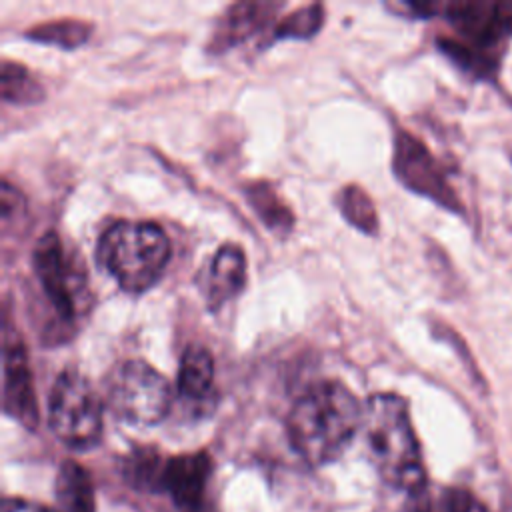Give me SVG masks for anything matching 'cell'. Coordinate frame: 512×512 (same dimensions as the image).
<instances>
[{
  "label": "cell",
  "mask_w": 512,
  "mask_h": 512,
  "mask_svg": "<svg viewBox=\"0 0 512 512\" xmlns=\"http://www.w3.org/2000/svg\"><path fill=\"white\" fill-rule=\"evenodd\" d=\"M406 512H490L464 488H430L428 484L410 494Z\"/></svg>",
  "instance_id": "15"
},
{
  "label": "cell",
  "mask_w": 512,
  "mask_h": 512,
  "mask_svg": "<svg viewBox=\"0 0 512 512\" xmlns=\"http://www.w3.org/2000/svg\"><path fill=\"white\" fill-rule=\"evenodd\" d=\"M214 384V358L208 348L192 344L180 358L176 388L186 404H206Z\"/></svg>",
  "instance_id": "12"
},
{
  "label": "cell",
  "mask_w": 512,
  "mask_h": 512,
  "mask_svg": "<svg viewBox=\"0 0 512 512\" xmlns=\"http://www.w3.org/2000/svg\"><path fill=\"white\" fill-rule=\"evenodd\" d=\"M444 8L446 20L460 32L468 50L496 66L490 48L502 44L512 32V4L502 2H450Z\"/></svg>",
  "instance_id": "8"
},
{
  "label": "cell",
  "mask_w": 512,
  "mask_h": 512,
  "mask_svg": "<svg viewBox=\"0 0 512 512\" xmlns=\"http://www.w3.org/2000/svg\"><path fill=\"white\" fill-rule=\"evenodd\" d=\"M32 264L58 318L68 324L76 322L86 308V274L56 232H46L36 242Z\"/></svg>",
  "instance_id": "6"
},
{
  "label": "cell",
  "mask_w": 512,
  "mask_h": 512,
  "mask_svg": "<svg viewBox=\"0 0 512 512\" xmlns=\"http://www.w3.org/2000/svg\"><path fill=\"white\" fill-rule=\"evenodd\" d=\"M172 254L166 232L152 222H114L98 240V262L126 292L152 288Z\"/></svg>",
  "instance_id": "3"
},
{
  "label": "cell",
  "mask_w": 512,
  "mask_h": 512,
  "mask_svg": "<svg viewBox=\"0 0 512 512\" xmlns=\"http://www.w3.org/2000/svg\"><path fill=\"white\" fill-rule=\"evenodd\" d=\"M112 412L134 426H154L166 418L172 406V388L164 374L144 360H128L108 384Z\"/></svg>",
  "instance_id": "5"
},
{
  "label": "cell",
  "mask_w": 512,
  "mask_h": 512,
  "mask_svg": "<svg viewBox=\"0 0 512 512\" xmlns=\"http://www.w3.org/2000/svg\"><path fill=\"white\" fill-rule=\"evenodd\" d=\"M246 196H248V202L252 204L254 212L266 222V226H270L274 230H282V232H288L292 228V214H290L288 206H284L280 202V198L268 184H264V182L250 184L246 188Z\"/></svg>",
  "instance_id": "17"
},
{
  "label": "cell",
  "mask_w": 512,
  "mask_h": 512,
  "mask_svg": "<svg viewBox=\"0 0 512 512\" xmlns=\"http://www.w3.org/2000/svg\"><path fill=\"white\" fill-rule=\"evenodd\" d=\"M88 36H90V26L76 18H60V20L44 22L26 32V38L30 40L60 46L66 50L78 48L88 40Z\"/></svg>",
  "instance_id": "16"
},
{
  "label": "cell",
  "mask_w": 512,
  "mask_h": 512,
  "mask_svg": "<svg viewBox=\"0 0 512 512\" xmlns=\"http://www.w3.org/2000/svg\"><path fill=\"white\" fill-rule=\"evenodd\" d=\"M340 210L350 224L362 232L374 234L378 230V216L368 194L358 186H348L340 194Z\"/></svg>",
  "instance_id": "20"
},
{
  "label": "cell",
  "mask_w": 512,
  "mask_h": 512,
  "mask_svg": "<svg viewBox=\"0 0 512 512\" xmlns=\"http://www.w3.org/2000/svg\"><path fill=\"white\" fill-rule=\"evenodd\" d=\"M364 408L336 380L312 384L290 408L286 430L292 448L310 464L336 460L362 426Z\"/></svg>",
  "instance_id": "1"
},
{
  "label": "cell",
  "mask_w": 512,
  "mask_h": 512,
  "mask_svg": "<svg viewBox=\"0 0 512 512\" xmlns=\"http://www.w3.org/2000/svg\"><path fill=\"white\" fill-rule=\"evenodd\" d=\"M56 512H96L92 480L74 460L60 464L56 474Z\"/></svg>",
  "instance_id": "14"
},
{
  "label": "cell",
  "mask_w": 512,
  "mask_h": 512,
  "mask_svg": "<svg viewBox=\"0 0 512 512\" xmlns=\"http://www.w3.org/2000/svg\"><path fill=\"white\" fill-rule=\"evenodd\" d=\"M278 6L280 4H270V2H240V4L230 6L226 10V14L222 16L220 26L216 28L212 48L224 50V48L248 38L250 34H254L256 30H260L266 24L270 14Z\"/></svg>",
  "instance_id": "13"
},
{
  "label": "cell",
  "mask_w": 512,
  "mask_h": 512,
  "mask_svg": "<svg viewBox=\"0 0 512 512\" xmlns=\"http://www.w3.org/2000/svg\"><path fill=\"white\" fill-rule=\"evenodd\" d=\"M362 430L370 460L386 484L410 494L426 486L420 444L402 396L392 392L370 396L364 406Z\"/></svg>",
  "instance_id": "2"
},
{
  "label": "cell",
  "mask_w": 512,
  "mask_h": 512,
  "mask_svg": "<svg viewBox=\"0 0 512 512\" xmlns=\"http://www.w3.org/2000/svg\"><path fill=\"white\" fill-rule=\"evenodd\" d=\"M2 98L14 104H34L44 98V90L22 64L6 60L2 64Z\"/></svg>",
  "instance_id": "19"
},
{
  "label": "cell",
  "mask_w": 512,
  "mask_h": 512,
  "mask_svg": "<svg viewBox=\"0 0 512 512\" xmlns=\"http://www.w3.org/2000/svg\"><path fill=\"white\" fill-rule=\"evenodd\" d=\"M4 412L22 426L34 430L38 424V404L34 392L32 370L26 348L18 334H10V324L4 322Z\"/></svg>",
  "instance_id": "9"
},
{
  "label": "cell",
  "mask_w": 512,
  "mask_h": 512,
  "mask_svg": "<svg viewBox=\"0 0 512 512\" xmlns=\"http://www.w3.org/2000/svg\"><path fill=\"white\" fill-rule=\"evenodd\" d=\"M210 472L208 452L170 456L164 460L158 490L166 492L180 512H202Z\"/></svg>",
  "instance_id": "10"
},
{
  "label": "cell",
  "mask_w": 512,
  "mask_h": 512,
  "mask_svg": "<svg viewBox=\"0 0 512 512\" xmlns=\"http://www.w3.org/2000/svg\"><path fill=\"white\" fill-rule=\"evenodd\" d=\"M244 284H246V256L242 248H238L236 244L220 246L206 270L204 294H206L208 308L210 310L222 308L228 300H232L242 292Z\"/></svg>",
  "instance_id": "11"
},
{
  "label": "cell",
  "mask_w": 512,
  "mask_h": 512,
  "mask_svg": "<svg viewBox=\"0 0 512 512\" xmlns=\"http://www.w3.org/2000/svg\"><path fill=\"white\" fill-rule=\"evenodd\" d=\"M164 458L154 448H138L124 458V478L138 490H158Z\"/></svg>",
  "instance_id": "18"
},
{
  "label": "cell",
  "mask_w": 512,
  "mask_h": 512,
  "mask_svg": "<svg viewBox=\"0 0 512 512\" xmlns=\"http://www.w3.org/2000/svg\"><path fill=\"white\" fill-rule=\"evenodd\" d=\"M104 406L96 390L78 370H64L48 398V426L72 450H88L100 442Z\"/></svg>",
  "instance_id": "4"
},
{
  "label": "cell",
  "mask_w": 512,
  "mask_h": 512,
  "mask_svg": "<svg viewBox=\"0 0 512 512\" xmlns=\"http://www.w3.org/2000/svg\"><path fill=\"white\" fill-rule=\"evenodd\" d=\"M324 22V6L310 4L292 12L276 28V38H310Z\"/></svg>",
  "instance_id": "21"
},
{
  "label": "cell",
  "mask_w": 512,
  "mask_h": 512,
  "mask_svg": "<svg viewBox=\"0 0 512 512\" xmlns=\"http://www.w3.org/2000/svg\"><path fill=\"white\" fill-rule=\"evenodd\" d=\"M2 512H50L38 504H30L26 500H18V498H8L2 504Z\"/></svg>",
  "instance_id": "22"
},
{
  "label": "cell",
  "mask_w": 512,
  "mask_h": 512,
  "mask_svg": "<svg viewBox=\"0 0 512 512\" xmlns=\"http://www.w3.org/2000/svg\"><path fill=\"white\" fill-rule=\"evenodd\" d=\"M392 164L398 180L406 188L434 200L452 212H462V204L446 180L438 160L416 136L406 130L396 132Z\"/></svg>",
  "instance_id": "7"
}]
</instances>
